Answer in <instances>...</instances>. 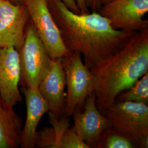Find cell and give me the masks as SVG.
Returning a JSON list of instances; mask_svg holds the SVG:
<instances>
[{
  "label": "cell",
  "mask_w": 148,
  "mask_h": 148,
  "mask_svg": "<svg viewBox=\"0 0 148 148\" xmlns=\"http://www.w3.org/2000/svg\"><path fill=\"white\" fill-rule=\"evenodd\" d=\"M46 1L65 46L81 53L90 70L116 53L136 32L114 29L98 12L76 14L61 0Z\"/></svg>",
  "instance_id": "1"
},
{
  "label": "cell",
  "mask_w": 148,
  "mask_h": 148,
  "mask_svg": "<svg viewBox=\"0 0 148 148\" xmlns=\"http://www.w3.org/2000/svg\"><path fill=\"white\" fill-rule=\"evenodd\" d=\"M90 70L96 105L104 115L118 95L148 72V27L136 32L116 53Z\"/></svg>",
  "instance_id": "2"
},
{
  "label": "cell",
  "mask_w": 148,
  "mask_h": 148,
  "mask_svg": "<svg viewBox=\"0 0 148 148\" xmlns=\"http://www.w3.org/2000/svg\"><path fill=\"white\" fill-rule=\"evenodd\" d=\"M104 115L110 122L113 131L127 138L136 147L148 148V105L116 101Z\"/></svg>",
  "instance_id": "3"
},
{
  "label": "cell",
  "mask_w": 148,
  "mask_h": 148,
  "mask_svg": "<svg viewBox=\"0 0 148 148\" xmlns=\"http://www.w3.org/2000/svg\"><path fill=\"white\" fill-rule=\"evenodd\" d=\"M62 64L67 87L64 114L69 117L75 110L83 111L87 98L94 92L95 81L79 52L62 57Z\"/></svg>",
  "instance_id": "4"
},
{
  "label": "cell",
  "mask_w": 148,
  "mask_h": 148,
  "mask_svg": "<svg viewBox=\"0 0 148 148\" xmlns=\"http://www.w3.org/2000/svg\"><path fill=\"white\" fill-rule=\"evenodd\" d=\"M18 53L21 73L19 85L38 88L52 59L38 36L30 19L27 23L24 41Z\"/></svg>",
  "instance_id": "5"
},
{
  "label": "cell",
  "mask_w": 148,
  "mask_h": 148,
  "mask_svg": "<svg viewBox=\"0 0 148 148\" xmlns=\"http://www.w3.org/2000/svg\"><path fill=\"white\" fill-rule=\"evenodd\" d=\"M24 5L49 57L58 58L71 53L64 44L60 32L49 11L46 1L25 0Z\"/></svg>",
  "instance_id": "6"
},
{
  "label": "cell",
  "mask_w": 148,
  "mask_h": 148,
  "mask_svg": "<svg viewBox=\"0 0 148 148\" xmlns=\"http://www.w3.org/2000/svg\"><path fill=\"white\" fill-rule=\"evenodd\" d=\"M148 12V0H112L101 7L98 13L114 29L137 32L148 27L143 17Z\"/></svg>",
  "instance_id": "7"
},
{
  "label": "cell",
  "mask_w": 148,
  "mask_h": 148,
  "mask_svg": "<svg viewBox=\"0 0 148 148\" xmlns=\"http://www.w3.org/2000/svg\"><path fill=\"white\" fill-rule=\"evenodd\" d=\"M93 92L87 98L83 111L75 110L73 128L75 132L90 148H95L103 133L111 126L110 122L99 111L96 105Z\"/></svg>",
  "instance_id": "8"
},
{
  "label": "cell",
  "mask_w": 148,
  "mask_h": 148,
  "mask_svg": "<svg viewBox=\"0 0 148 148\" xmlns=\"http://www.w3.org/2000/svg\"><path fill=\"white\" fill-rule=\"evenodd\" d=\"M29 19L25 5L0 0V47H14L18 51L24 41Z\"/></svg>",
  "instance_id": "9"
},
{
  "label": "cell",
  "mask_w": 148,
  "mask_h": 148,
  "mask_svg": "<svg viewBox=\"0 0 148 148\" xmlns=\"http://www.w3.org/2000/svg\"><path fill=\"white\" fill-rule=\"evenodd\" d=\"M66 86L62 57L52 59L38 90L48 106V111L58 119L65 116Z\"/></svg>",
  "instance_id": "10"
},
{
  "label": "cell",
  "mask_w": 148,
  "mask_h": 148,
  "mask_svg": "<svg viewBox=\"0 0 148 148\" xmlns=\"http://www.w3.org/2000/svg\"><path fill=\"white\" fill-rule=\"evenodd\" d=\"M20 73L18 50L14 47H0V95L13 106L23 100L18 87Z\"/></svg>",
  "instance_id": "11"
},
{
  "label": "cell",
  "mask_w": 148,
  "mask_h": 148,
  "mask_svg": "<svg viewBox=\"0 0 148 148\" xmlns=\"http://www.w3.org/2000/svg\"><path fill=\"white\" fill-rule=\"evenodd\" d=\"M27 106V118L21 131L20 147L22 148L35 147L37 126L44 114L48 111L46 101L37 88L21 87Z\"/></svg>",
  "instance_id": "12"
},
{
  "label": "cell",
  "mask_w": 148,
  "mask_h": 148,
  "mask_svg": "<svg viewBox=\"0 0 148 148\" xmlns=\"http://www.w3.org/2000/svg\"><path fill=\"white\" fill-rule=\"evenodd\" d=\"M13 107L0 95V148L20 147L23 121Z\"/></svg>",
  "instance_id": "13"
},
{
  "label": "cell",
  "mask_w": 148,
  "mask_h": 148,
  "mask_svg": "<svg viewBox=\"0 0 148 148\" xmlns=\"http://www.w3.org/2000/svg\"><path fill=\"white\" fill-rule=\"evenodd\" d=\"M49 122L52 127H45L37 132L35 139V147L59 148L62 138L70 127L69 117L58 119L48 112Z\"/></svg>",
  "instance_id": "14"
},
{
  "label": "cell",
  "mask_w": 148,
  "mask_h": 148,
  "mask_svg": "<svg viewBox=\"0 0 148 148\" xmlns=\"http://www.w3.org/2000/svg\"><path fill=\"white\" fill-rule=\"evenodd\" d=\"M117 101H133L148 104V72L134 83L129 89L117 96Z\"/></svg>",
  "instance_id": "15"
},
{
  "label": "cell",
  "mask_w": 148,
  "mask_h": 148,
  "mask_svg": "<svg viewBox=\"0 0 148 148\" xmlns=\"http://www.w3.org/2000/svg\"><path fill=\"white\" fill-rule=\"evenodd\" d=\"M95 148H133L136 147L127 138L115 132L109 127L103 133Z\"/></svg>",
  "instance_id": "16"
},
{
  "label": "cell",
  "mask_w": 148,
  "mask_h": 148,
  "mask_svg": "<svg viewBox=\"0 0 148 148\" xmlns=\"http://www.w3.org/2000/svg\"><path fill=\"white\" fill-rule=\"evenodd\" d=\"M59 148H90L76 134L72 128H69L62 138Z\"/></svg>",
  "instance_id": "17"
},
{
  "label": "cell",
  "mask_w": 148,
  "mask_h": 148,
  "mask_svg": "<svg viewBox=\"0 0 148 148\" xmlns=\"http://www.w3.org/2000/svg\"><path fill=\"white\" fill-rule=\"evenodd\" d=\"M67 8L76 14H81L79 8L77 5L75 0H61Z\"/></svg>",
  "instance_id": "18"
},
{
  "label": "cell",
  "mask_w": 148,
  "mask_h": 148,
  "mask_svg": "<svg viewBox=\"0 0 148 148\" xmlns=\"http://www.w3.org/2000/svg\"><path fill=\"white\" fill-rule=\"evenodd\" d=\"M77 5L79 8L81 14H87L90 13L88 7L86 5L85 0H75Z\"/></svg>",
  "instance_id": "19"
},
{
  "label": "cell",
  "mask_w": 148,
  "mask_h": 148,
  "mask_svg": "<svg viewBox=\"0 0 148 148\" xmlns=\"http://www.w3.org/2000/svg\"><path fill=\"white\" fill-rule=\"evenodd\" d=\"M86 5L88 8L91 9L92 12H98L100 10L99 6L98 5V0H85Z\"/></svg>",
  "instance_id": "20"
},
{
  "label": "cell",
  "mask_w": 148,
  "mask_h": 148,
  "mask_svg": "<svg viewBox=\"0 0 148 148\" xmlns=\"http://www.w3.org/2000/svg\"><path fill=\"white\" fill-rule=\"evenodd\" d=\"M16 5H24L25 0H4Z\"/></svg>",
  "instance_id": "21"
},
{
  "label": "cell",
  "mask_w": 148,
  "mask_h": 148,
  "mask_svg": "<svg viewBox=\"0 0 148 148\" xmlns=\"http://www.w3.org/2000/svg\"><path fill=\"white\" fill-rule=\"evenodd\" d=\"M112 0H98V5L99 6V8H101V7L103 5H104L106 3H108V2H110Z\"/></svg>",
  "instance_id": "22"
}]
</instances>
